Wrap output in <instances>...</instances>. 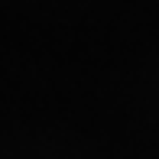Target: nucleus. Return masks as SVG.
<instances>
[]
</instances>
